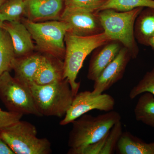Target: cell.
Masks as SVG:
<instances>
[{"mask_svg": "<svg viewBox=\"0 0 154 154\" xmlns=\"http://www.w3.org/2000/svg\"><path fill=\"white\" fill-rule=\"evenodd\" d=\"M149 46L151 47L154 52V35L150 38L149 42Z\"/></svg>", "mask_w": 154, "mask_h": 154, "instance_id": "cell-26", "label": "cell"}, {"mask_svg": "<svg viewBox=\"0 0 154 154\" xmlns=\"http://www.w3.org/2000/svg\"><path fill=\"white\" fill-rule=\"evenodd\" d=\"M41 53L33 52L25 56L15 57L12 64L14 78L21 84L30 87L34 83L40 60Z\"/></svg>", "mask_w": 154, "mask_h": 154, "instance_id": "cell-14", "label": "cell"}, {"mask_svg": "<svg viewBox=\"0 0 154 154\" xmlns=\"http://www.w3.org/2000/svg\"><path fill=\"white\" fill-rule=\"evenodd\" d=\"M135 117L138 121L154 128V97L149 93L142 94L134 110Z\"/></svg>", "mask_w": 154, "mask_h": 154, "instance_id": "cell-18", "label": "cell"}, {"mask_svg": "<svg viewBox=\"0 0 154 154\" xmlns=\"http://www.w3.org/2000/svg\"><path fill=\"white\" fill-rule=\"evenodd\" d=\"M3 28L11 37L16 57L25 56L34 52L36 46L32 36L22 22H4Z\"/></svg>", "mask_w": 154, "mask_h": 154, "instance_id": "cell-13", "label": "cell"}, {"mask_svg": "<svg viewBox=\"0 0 154 154\" xmlns=\"http://www.w3.org/2000/svg\"><path fill=\"white\" fill-rule=\"evenodd\" d=\"M144 8H137L126 12L111 9L98 12L104 32L111 40L120 42L128 50L133 59L136 58L139 49L134 36L136 19Z\"/></svg>", "mask_w": 154, "mask_h": 154, "instance_id": "cell-3", "label": "cell"}, {"mask_svg": "<svg viewBox=\"0 0 154 154\" xmlns=\"http://www.w3.org/2000/svg\"><path fill=\"white\" fill-rule=\"evenodd\" d=\"M23 115L22 113L4 111L0 109V130L18 122Z\"/></svg>", "mask_w": 154, "mask_h": 154, "instance_id": "cell-24", "label": "cell"}, {"mask_svg": "<svg viewBox=\"0 0 154 154\" xmlns=\"http://www.w3.org/2000/svg\"><path fill=\"white\" fill-rule=\"evenodd\" d=\"M16 57L10 35L4 28H0V76L12 70L13 60Z\"/></svg>", "mask_w": 154, "mask_h": 154, "instance_id": "cell-19", "label": "cell"}, {"mask_svg": "<svg viewBox=\"0 0 154 154\" xmlns=\"http://www.w3.org/2000/svg\"><path fill=\"white\" fill-rule=\"evenodd\" d=\"M60 20L65 23L67 32L77 36H93L104 32L98 12L65 7Z\"/></svg>", "mask_w": 154, "mask_h": 154, "instance_id": "cell-9", "label": "cell"}, {"mask_svg": "<svg viewBox=\"0 0 154 154\" xmlns=\"http://www.w3.org/2000/svg\"><path fill=\"white\" fill-rule=\"evenodd\" d=\"M6 1V0H0V8Z\"/></svg>", "mask_w": 154, "mask_h": 154, "instance_id": "cell-27", "label": "cell"}, {"mask_svg": "<svg viewBox=\"0 0 154 154\" xmlns=\"http://www.w3.org/2000/svg\"><path fill=\"white\" fill-rule=\"evenodd\" d=\"M123 47L120 42L112 40L94 50L89 62L87 75L88 79L94 82Z\"/></svg>", "mask_w": 154, "mask_h": 154, "instance_id": "cell-12", "label": "cell"}, {"mask_svg": "<svg viewBox=\"0 0 154 154\" xmlns=\"http://www.w3.org/2000/svg\"><path fill=\"white\" fill-rule=\"evenodd\" d=\"M109 0H65V7L98 12Z\"/></svg>", "mask_w": 154, "mask_h": 154, "instance_id": "cell-23", "label": "cell"}, {"mask_svg": "<svg viewBox=\"0 0 154 154\" xmlns=\"http://www.w3.org/2000/svg\"><path fill=\"white\" fill-rule=\"evenodd\" d=\"M0 99L9 111L23 115L42 116L35 105L30 87L17 81L10 72L0 76Z\"/></svg>", "mask_w": 154, "mask_h": 154, "instance_id": "cell-7", "label": "cell"}, {"mask_svg": "<svg viewBox=\"0 0 154 154\" xmlns=\"http://www.w3.org/2000/svg\"><path fill=\"white\" fill-rule=\"evenodd\" d=\"M110 40H112L105 32L90 36H77L66 32L64 38L63 76L68 80L74 96L80 88V83L76 82V79L86 58L97 47Z\"/></svg>", "mask_w": 154, "mask_h": 154, "instance_id": "cell-1", "label": "cell"}, {"mask_svg": "<svg viewBox=\"0 0 154 154\" xmlns=\"http://www.w3.org/2000/svg\"><path fill=\"white\" fill-rule=\"evenodd\" d=\"M121 119L120 114L113 110L96 116L86 113L81 116L72 122L69 146L71 149L81 148L100 141Z\"/></svg>", "mask_w": 154, "mask_h": 154, "instance_id": "cell-2", "label": "cell"}, {"mask_svg": "<svg viewBox=\"0 0 154 154\" xmlns=\"http://www.w3.org/2000/svg\"><path fill=\"white\" fill-rule=\"evenodd\" d=\"M134 36L140 44L149 46L154 35V8H144L137 16L134 26Z\"/></svg>", "mask_w": 154, "mask_h": 154, "instance_id": "cell-16", "label": "cell"}, {"mask_svg": "<svg viewBox=\"0 0 154 154\" xmlns=\"http://www.w3.org/2000/svg\"><path fill=\"white\" fill-rule=\"evenodd\" d=\"M0 154H15L8 145L0 137Z\"/></svg>", "mask_w": 154, "mask_h": 154, "instance_id": "cell-25", "label": "cell"}, {"mask_svg": "<svg viewBox=\"0 0 154 154\" xmlns=\"http://www.w3.org/2000/svg\"><path fill=\"white\" fill-rule=\"evenodd\" d=\"M25 18L34 22L60 20L65 0H25Z\"/></svg>", "mask_w": 154, "mask_h": 154, "instance_id": "cell-11", "label": "cell"}, {"mask_svg": "<svg viewBox=\"0 0 154 154\" xmlns=\"http://www.w3.org/2000/svg\"><path fill=\"white\" fill-rule=\"evenodd\" d=\"M22 22L25 25L36 43V49L63 60L65 54L64 38L67 27L60 20L34 22L25 18Z\"/></svg>", "mask_w": 154, "mask_h": 154, "instance_id": "cell-6", "label": "cell"}, {"mask_svg": "<svg viewBox=\"0 0 154 154\" xmlns=\"http://www.w3.org/2000/svg\"><path fill=\"white\" fill-rule=\"evenodd\" d=\"M145 93H150L154 97V68L147 72L137 85L131 89L129 94V98L134 99Z\"/></svg>", "mask_w": 154, "mask_h": 154, "instance_id": "cell-22", "label": "cell"}, {"mask_svg": "<svg viewBox=\"0 0 154 154\" xmlns=\"http://www.w3.org/2000/svg\"><path fill=\"white\" fill-rule=\"evenodd\" d=\"M63 60L47 54L41 53V60L34 83L48 85L65 79Z\"/></svg>", "mask_w": 154, "mask_h": 154, "instance_id": "cell-15", "label": "cell"}, {"mask_svg": "<svg viewBox=\"0 0 154 154\" xmlns=\"http://www.w3.org/2000/svg\"><path fill=\"white\" fill-rule=\"evenodd\" d=\"M3 26H4V23L1 22V20H0V28H3Z\"/></svg>", "mask_w": 154, "mask_h": 154, "instance_id": "cell-28", "label": "cell"}, {"mask_svg": "<svg viewBox=\"0 0 154 154\" xmlns=\"http://www.w3.org/2000/svg\"><path fill=\"white\" fill-rule=\"evenodd\" d=\"M120 154H154V142H145L130 132H122L116 146Z\"/></svg>", "mask_w": 154, "mask_h": 154, "instance_id": "cell-17", "label": "cell"}, {"mask_svg": "<svg viewBox=\"0 0 154 154\" xmlns=\"http://www.w3.org/2000/svg\"><path fill=\"white\" fill-rule=\"evenodd\" d=\"M131 57L128 50L123 47L115 58L103 71L94 81V95L103 94L123 78Z\"/></svg>", "mask_w": 154, "mask_h": 154, "instance_id": "cell-10", "label": "cell"}, {"mask_svg": "<svg viewBox=\"0 0 154 154\" xmlns=\"http://www.w3.org/2000/svg\"><path fill=\"white\" fill-rule=\"evenodd\" d=\"M29 87L37 109L42 116L63 117L74 97L66 79L44 85L33 83Z\"/></svg>", "mask_w": 154, "mask_h": 154, "instance_id": "cell-4", "label": "cell"}, {"mask_svg": "<svg viewBox=\"0 0 154 154\" xmlns=\"http://www.w3.org/2000/svg\"><path fill=\"white\" fill-rule=\"evenodd\" d=\"M36 127L20 121L0 130V137L15 154H49L51 144L45 138H38Z\"/></svg>", "mask_w": 154, "mask_h": 154, "instance_id": "cell-5", "label": "cell"}, {"mask_svg": "<svg viewBox=\"0 0 154 154\" xmlns=\"http://www.w3.org/2000/svg\"><path fill=\"white\" fill-rule=\"evenodd\" d=\"M140 8H154V0H109L98 12L107 9L126 12Z\"/></svg>", "mask_w": 154, "mask_h": 154, "instance_id": "cell-21", "label": "cell"}, {"mask_svg": "<svg viewBox=\"0 0 154 154\" xmlns=\"http://www.w3.org/2000/svg\"><path fill=\"white\" fill-rule=\"evenodd\" d=\"M25 18V0H6L0 8V20L22 22Z\"/></svg>", "mask_w": 154, "mask_h": 154, "instance_id": "cell-20", "label": "cell"}, {"mask_svg": "<svg viewBox=\"0 0 154 154\" xmlns=\"http://www.w3.org/2000/svg\"><path fill=\"white\" fill-rule=\"evenodd\" d=\"M115 104V99L109 94L94 95L89 91L78 92L60 124L66 125L72 123L81 116L92 110L109 112L113 110Z\"/></svg>", "mask_w": 154, "mask_h": 154, "instance_id": "cell-8", "label": "cell"}]
</instances>
